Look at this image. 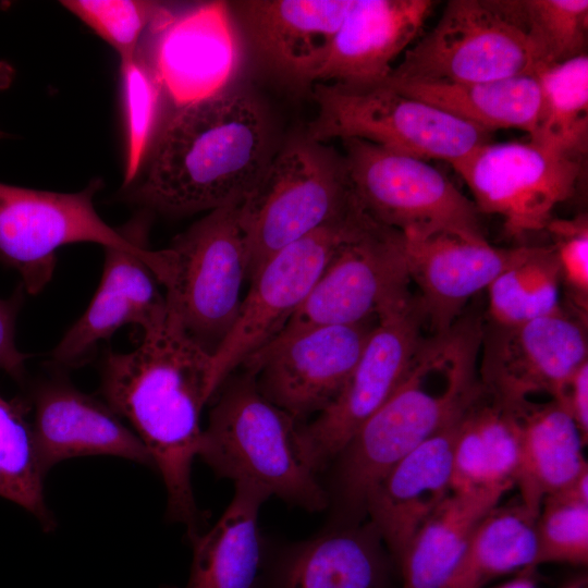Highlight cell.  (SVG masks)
Here are the masks:
<instances>
[{
  "label": "cell",
  "instance_id": "6da1fadb",
  "mask_svg": "<svg viewBox=\"0 0 588 588\" xmlns=\"http://www.w3.org/2000/svg\"><path fill=\"white\" fill-rule=\"evenodd\" d=\"M218 390L212 355L169 316L134 350L110 352L102 364L105 402L146 446L166 487L167 514L189 539L201 519L192 486L201 413Z\"/></svg>",
  "mask_w": 588,
  "mask_h": 588
},
{
  "label": "cell",
  "instance_id": "4fadbf2b",
  "mask_svg": "<svg viewBox=\"0 0 588 588\" xmlns=\"http://www.w3.org/2000/svg\"><path fill=\"white\" fill-rule=\"evenodd\" d=\"M584 156L529 139L486 143L452 168L479 212L498 215L511 236L546 230L554 208L571 198Z\"/></svg>",
  "mask_w": 588,
  "mask_h": 588
},
{
  "label": "cell",
  "instance_id": "603a6c76",
  "mask_svg": "<svg viewBox=\"0 0 588 588\" xmlns=\"http://www.w3.org/2000/svg\"><path fill=\"white\" fill-rule=\"evenodd\" d=\"M103 249L101 278L89 305L50 353L57 365L82 363L124 326H137L145 333L167 320L164 293L146 261L125 250Z\"/></svg>",
  "mask_w": 588,
  "mask_h": 588
},
{
  "label": "cell",
  "instance_id": "836d02e7",
  "mask_svg": "<svg viewBox=\"0 0 588 588\" xmlns=\"http://www.w3.org/2000/svg\"><path fill=\"white\" fill-rule=\"evenodd\" d=\"M588 468L566 487L547 495L536 520L535 566L587 565Z\"/></svg>",
  "mask_w": 588,
  "mask_h": 588
},
{
  "label": "cell",
  "instance_id": "277c9868",
  "mask_svg": "<svg viewBox=\"0 0 588 588\" xmlns=\"http://www.w3.org/2000/svg\"><path fill=\"white\" fill-rule=\"evenodd\" d=\"M203 428L197 457L218 477L245 482L308 512L329 506L301 437V421L268 401L255 376L231 373Z\"/></svg>",
  "mask_w": 588,
  "mask_h": 588
},
{
  "label": "cell",
  "instance_id": "30bf717a",
  "mask_svg": "<svg viewBox=\"0 0 588 588\" xmlns=\"http://www.w3.org/2000/svg\"><path fill=\"white\" fill-rule=\"evenodd\" d=\"M343 144L352 196L371 220L408 237L485 238L475 204L427 160L357 138Z\"/></svg>",
  "mask_w": 588,
  "mask_h": 588
},
{
  "label": "cell",
  "instance_id": "7a4b0ae2",
  "mask_svg": "<svg viewBox=\"0 0 588 588\" xmlns=\"http://www.w3.org/2000/svg\"><path fill=\"white\" fill-rule=\"evenodd\" d=\"M483 324L461 316L429 334L395 392L333 458L327 493L333 523H360L376 483L399 461L463 414L482 392L478 365Z\"/></svg>",
  "mask_w": 588,
  "mask_h": 588
},
{
  "label": "cell",
  "instance_id": "9a60e30c",
  "mask_svg": "<svg viewBox=\"0 0 588 588\" xmlns=\"http://www.w3.org/2000/svg\"><path fill=\"white\" fill-rule=\"evenodd\" d=\"M586 322L562 308L519 324L483 326L478 375L485 392L507 411L538 394L560 400L588 360Z\"/></svg>",
  "mask_w": 588,
  "mask_h": 588
},
{
  "label": "cell",
  "instance_id": "8fae6325",
  "mask_svg": "<svg viewBox=\"0 0 588 588\" xmlns=\"http://www.w3.org/2000/svg\"><path fill=\"white\" fill-rule=\"evenodd\" d=\"M409 282L404 235L366 216L338 248L302 306L262 348L315 328L377 318L412 294Z\"/></svg>",
  "mask_w": 588,
  "mask_h": 588
},
{
  "label": "cell",
  "instance_id": "ab89813d",
  "mask_svg": "<svg viewBox=\"0 0 588 588\" xmlns=\"http://www.w3.org/2000/svg\"><path fill=\"white\" fill-rule=\"evenodd\" d=\"M560 401L577 425L584 442L588 437V360L573 375Z\"/></svg>",
  "mask_w": 588,
  "mask_h": 588
},
{
  "label": "cell",
  "instance_id": "8992f818",
  "mask_svg": "<svg viewBox=\"0 0 588 588\" xmlns=\"http://www.w3.org/2000/svg\"><path fill=\"white\" fill-rule=\"evenodd\" d=\"M240 204L208 211L164 248L167 267L160 285L168 316L211 355L236 320L248 280Z\"/></svg>",
  "mask_w": 588,
  "mask_h": 588
},
{
  "label": "cell",
  "instance_id": "5b68a950",
  "mask_svg": "<svg viewBox=\"0 0 588 588\" xmlns=\"http://www.w3.org/2000/svg\"><path fill=\"white\" fill-rule=\"evenodd\" d=\"M357 209L343 157L309 138L289 144L240 204L248 281L281 248Z\"/></svg>",
  "mask_w": 588,
  "mask_h": 588
},
{
  "label": "cell",
  "instance_id": "f546056e",
  "mask_svg": "<svg viewBox=\"0 0 588 588\" xmlns=\"http://www.w3.org/2000/svg\"><path fill=\"white\" fill-rule=\"evenodd\" d=\"M536 520L520 500L497 504L475 527L443 588H483L498 577L535 567Z\"/></svg>",
  "mask_w": 588,
  "mask_h": 588
},
{
  "label": "cell",
  "instance_id": "f1b7e54d",
  "mask_svg": "<svg viewBox=\"0 0 588 588\" xmlns=\"http://www.w3.org/2000/svg\"><path fill=\"white\" fill-rule=\"evenodd\" d=\"M504 492H451L416 531L395 563L401 588H443L479 520Z\"/></svg>",
  "mask_w": 588,
  "mask_h": 588
},
{
  "label": "cell",
  "instance_id": "b9f144b4",
  "mask_svg": "<svg viewBox=\"0 0 588 588\" xmlns=\"http://www.w3.org/2000/svg\"><path fill=\"white\" fill-rule=\"evenodd\" d=\"M14 78V69L5 61H0V89L8 88ZM5 135L0 131V138Z\"/></svg>",
  "mask_w": 588,
  "mask_h": 588
},
{
  "label": "cell",
  "instance_id": "83f0119b",
  "mask_svg": "<svg viewBox=\"0 0 588 588\" xmlns=\"http://www.w3.org/2000/svg\"><path fill=\"white\" fill-rule=\"evenodd\" d=\"M518 436L512 414L482 392L463 414L454 444L451 492H506L514 486Z\"/></svg>",
  "mask_w": 588,
  "mask_h": 588
},
{
  "label": "cell",
  "instance_id": "cb8c5ba5",
  "mask_svg": "<svg viewBox=\"0 0 588 588\" xmlns=\"http://www.w3.org/2000/svg\"><path fill=\"white\" fill-rule=\"evenodd\" d=\"M353 0H250L238 4L262 58L297 82H314Z\"/></svg>",
  "mask_w": 588,
  "mask_h": 588
},
{
  "label": "cell",
  "instance_id": "e0dca14e",
  "mask_svg": "<svg viewBox=\"0 0 588 588\" xmlns=\"http://www.w3.org/2000/svg\"><path fill=\"white\" fill-rule=\"evenodd\" d=\"M142 46L174 108L225 89L240 61L228 4L222 1L180 13L166 7Z\"/></svg>",
  "mask_w": 588,
  "mask_h": 588
},
{
  "label": "cell",
  "instance_id": "d6986e66",
  "mask_svg": "<svg viewBox=\"0 0 588 588\" xmlns=\"http://www.w3.org/2000/svg\"><path fill=\"white\" fill-rule=\"evenodd\" d=\"M30 427L44 471L78 456L110 455L152 466L144 443L106 403L64 380L40 384Z\"/></svg>",
  "mask_w": 588,
  "mask_h": 588
},
{
  "label": "cell",
  "instance_id": "74e56055",
  "mask_svg": "<svg viewBox=\"0 0 588 588\" xmlns=\"http://www.w3.org/2000/svg\"><path fill=\"white\" fill-rule=\"evenodd\" d=\"M546 230L560 267L562 285L567 287L575 313L587 320L588 306V220L552 219Z\"/></svg>",
  "mask_w": 588,
  "mask_h": 588
},
{
  "label": "cell",
  "instance_id": "1f68e13d",
  "mask_svg": "<svg viewBox=\"0 0 588 588\" xmlns=\"http://www.w3.org/2000/svg\"><path fill=\"white\" fill-rule=\"evenodd\" d=\"M542 113L530 139L585 156L588 140V57L546 66L536 73Z\"/></svg>",
  "mask_w": 588,
  "mask_h": 588
},
{
  "label": "cell",
  "instance_id": "8d00e7d4",
  "mask_svg": "<svg viewBox=\"0 0 588 588\" xmlns=\"http://www.w3.org/2000/svg\"><path fill=\"white\" fill-rule=\"evenodd\" d=\"M60 3L118 54L120 63L133 58L144 37L166 9L143 0H63Z\"/></svg>",
  "mask_w": 588,
  "mask_h": 588
},
{
  "label": "cell",
  "instance_id": "e575fe53",
  "mask_svg": "<svg viewBox=\"0 0 588 588\" xmlns=\"http://www.w3.org/2000/svg\"><path fill=\"white\" fill-rule=\"evenodd\" d=\"M126 130L124 186L136 180L161 128L160 115L167 97L142 44L130 60L120 63Z\"/></svg>",
  "mask_w": 588,
  "mask_h": 588
},
{
  "label": "cell",
  "instance_id": "9c48e42d",
  "mask_svg": "<svg viewBox=\"0 0 588 588\" xmlns=\"http://www.w3.org/2000/svg\"><path fill=\"white\" fill-rule=\"evenodd\" d=\"M314 97L317 114L308 138L317 143L357 138L452 164L491 139L492 132L383 84L355 88L318 83Z\"/></svg>",
  "mask_w": 588,
  "mask_h": 588
},
{
  "label": "cell",
  "instance_id": "ffe728a7",
  "mask_svg": "<svg viewBox=\"0 0 588 588\" xmlns=\"http://www.w3.org/2000/svg\"><path fill=\"white\" fill-rule=\"evenodd\" d=\"M394 566L370 520L332 523L267 562L260 588H389Z\"/></svg>",
  "mask_w": 588,
  "mask_h": 588
},
{
  "label": "cell",
  "instance_id": "ac0fdd59",
  "mask_svg": "<svg viewBox=\"0 0 588 588\" xmlns=\"http://www.w3.org/2000/svg\"><path fill=\"white\" fill-rule=\"evenodd\" d=\"M405 238L407 269L432 334L449 331L467 302L523 254L525 246L499 248L486 238L454 233Z\"/></svg>",
  "mask_w": 588,
  "mask_h": 588
},
{
  "label": "cell",
  "instance_id": "f35d334b",
  "mask_svg": "<svg viewBox=\"0 0 588 588\" xmlns=\"http://www.w3.org/2000/svg\"><path fill=\"white\" fill-rule=\"evenodd\" d=\"M21 302V292L8 299L0 298V371L16 380L25 375L26 360L30 357L21 352L15 342V323Z\"/></svg>",
  "mask_w": 588,
  "mask_h": 588
},
{
  "label": "cell",
  "instance_id": "52a82bcc",
  "mask_svg": "<svg viewBox=\"0 0 588 588\" xmlns=\"http://www.w3.org/2000/svg\"><path fill=\"white\" fill-rule=\"evenodd\" d=\"M543 68L522 0H450L387 79L481 83Z\"/></svg>",
  "mask_w": 588,
  "mask_h": 588
},
{
  "label": "cell",
  "instance_id": "60d3db41",
  "mask_svg": "<svg viewBox=\"0 0 588 588\" xmlns=\"http://www.w3.org/2000/svg\"><path fill=\"white\" fill-rule=\"evenodd\" d=\"M492 588H537V586L530 575H522Z\"/></svg>",
  "mask_w": 588,
  "mask_h": 588
},
{
  "label": "cell",
  "instance_id": "d590c367",
  "mask_svg": "<svg viewBox=\"0 0 588 588\" xmlns=\"http://www.w3.org/2000/svg\"><path fill=\"white\" fill-rule=\"evenodd\" d=\"M522 4L544 68L586 54L587 0H522Z\"/></svg>",
  "mask_w": 588,
  "mask_h": 588
},
{
  "label": "cell",
  "instance_id": "3957f363",
  "mask_svg": "<svg viewBox=\"0 0 588 588\" xmlns=\"http://www.w3.org/2000/svg\"><path fill=\"white\" fill-rule=\"evenodd\" d=\"M269 148L257 102L225 88L172 111L127 199L170 216L240 204L270 161Z\"/></svg>",
  "mask_w": 588,
  "mask_h": 588
},
{
  "label": "cell",
  "instance_id": "5bb4252c",
  "mask_svg": "<svg viewBox=\"0 0 588 588\" xmlns=\"http://www.w3.org/2000/svg\"><path fill=\"white\" fill-rule=\"evenodd\" d=\"M366 215L357 209L271 255L250 278L235 322L212 354L220 388L247 358L269 344L307 298L327 265Z\"/></svg>",
  "mask_w": 588,
  "mask_h": 588
},
{
  "label": "cell",
  "instance_id": "484cf974",
  "mask_svg": "<svg viewBox=\"0 0 588 588\" xmlns=\"http://www.w3.org/2000/svg\"><path fill=\"white\" fill-rule=\"evenodd\" d=\"M267 499L253 485L234 483L217 523L189 539L193 560L185 585L171 588H260L267 560L258 516Z\"/></svg>",
  "mask_w": 588,
  "mask_h": 588
},
{
  "label": "cell",
  "instance_id": "4dcf8cb0",
  "mask_svg": "<svg viewBox=\"0 0 588 588\" xmlns=\"http://www.w3.org/2000/svg\"><path fill=\"white\" fill-rule=\"evenodd\" d=\"M561 285L552 246H525L522 256L487 289L490 322L519 324L561 310Z\"/></svg>",
  "mask_w": 588,
  "mask_h": 588
},
{
  "label": "cell",
  "instance_id": "2e32d148",
  "mask_svg": "<svg viewBox=\"0 0 588 588\" xmlns=\"http://www.w3.org/2000/svg\"><path fill=\"white\" fill-rule=\"evenodd\" d=\"M376 322L311 329L256 352L240 368L255 376L268 401L302 421L321 413L340 393Z\"/></svg>",
  "mask_w": 588,
  "mask_h": 588
},
{
  "label": "cell",
  "instance_id": "4316f807",
  "mask_svg": "<svg viewBox=\"0 0 588 588\" xmlns=\"http://www.w3.org/2000/svg\"><path fill=\"white\" fill-rule=\"evenodd\" d=\"M383 85L492 133L517 128L531 136L542 113V93L536 75L481 83L387 79Z\"/></svg>",
  "mask_w": 588,
  "mask_h": 588
},
{
  "label": "cell",
  "instance_id": "7402d4cb",
  "mask_svg": "<svg viewBox=\"0 0 588 588\" xmlns=\"http://www.w3.org/2000/svg\"><path fill=\"white\" fill-rule=\"evenodd\" d=\"M463 414L391 467L367 497L366 516L394 565L422 523L451 493L453 451Z\"/></svg>",
  "mask_w": 588,
  "mask_h": 588
},
{
  "label": "cell",
  "instance_id": "7bdbcfd3",
  "mask_svg": "<svg viewBox=\"0 0 588 588\" xmlns=\"http://www.w3.org/2000/svg\"><path fill=\"white\" fill-rule=\"evenodd\" d=\"M586 579H576L568 585L564 586L563 588H586Z\"/></svg>",
  "mask_w": 588,
  "mask_h": 588
},
{
  "label": "cell",
  "instance_id": "44dd1931",
  "mask_svg": "<svg viewBox=\"0 0 588 588\" xmlns=\"http://www.w3.org/2000/svg\"><path fill=\"white\" fill-rule=\"evenodd\" d=\"M433 5L431 0H353L314 82L355 88L383 84Z\"/></svg>",
  "mask_w": 588,
  "mask_h": 588
},
{
  "label": "cell",
  "instance_id": "d4e9b609",
  "mask_svg": "<svg viewBox=\"0 0 588 588\" xmlns=\"http://www.w3.org/2000/svg\"><path fill=\"white\" fill-rule=\"evenodd\" d=\"M518 436L514 486L522 503L538 516L543 499L588 468L584 439L566 407L556 400L528 402L509 411Z\"/></svg>",
  "mask_w": 588,
  "mask_h": 588
},
{
  "label": "cell",
  "instance_id": "ba28073f",
  "mask_svg": "<svg viewBox=\"0 0 588 588\" xmlns=\"http://www.w3.org/2000/svg\"><path fill=\"white\" fill-rule=\"evenodd\" d=\"M99 187L95 181L79 192L60 193L0 183V264L19 273L27 293L36 295L47 286L57 250L76 243L128 252L159 274L162 249H150L142 237L109 225L95 208Z\"/></svg>",
  "mask_w": 588,
  "mask_h": 588
},
{
  "label": "cell",
  "instance_id": "7c38bea8",
  "mask_svg": "<svg viewBox=\"0 0 588 588\" xmlns=\"http://www.w3.org/2000/svg\"><path fill=\"white\" fill-rule=\"evenodd\" d=\"M427 328L417 294L377 316L376 326L340 393L309 424H301L304 448L318 474L402 383L428 336Z\"/></svg>",
  "mask_w": 588,
  "mask_h": 588
},
{
  "label": "cell",
  "instance_id": "d6a6232c",
  "mask_svg": "<svg viewBox=\"0 0 588 588\" xmlns=\"http://www.w3.org/2000/svg\"><path fill=\"white\" fill-rule=\"evenodd\" d=\"M44 471L24 404L0 395V497L53 526L44 495Z\"/></svg>",
  "mask_w": 588,
  "mask_h": 588
}]
</instances>
